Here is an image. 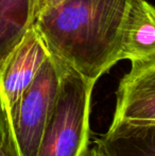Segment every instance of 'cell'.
I'll list each match as a JSON object with an SVG mask.
<instances>
[{"label":"cell","instance_id":"cell-7","mask_svg":"<svg viewBox=\"0 0 155 156\" xmlns=\"http://www.w3.org/2000/svg\"><path fill=\"white\" fill-rule=\"evenodd\" d=\"M35 20V0H0V68Z\"/></svg>","mask_w":155,"mask_h":156},{"label":"cell","instance_id":"cell-2","mask_svg":"<svg viewBox=\"0 0 155 156\" xmlns=\"http://www.w3.org/2000/svg\"><path fill=\"white\" fill-rule=\"evenodd\" d=\"M58 63L62 66L60 90L36 156H84L89 149V114L95 83Z\"/></svg>","mask_w":155,"mask_h":156},{"label":"cell","instance_id":"cell-1","mask_svg":"<svg viewBox=\"0 0 155 156\" xmlns=\"http://www.w3.org/2000/svg\"><path fill=\"white\" fill-rule=\"evenodd\" d=\"M143 0H66L35 17L50 54L89 81L119 61Z\"/></svg>","mask_w":155,"mask_h":156},{"label":"cell","instance_id":"cell-5","mask_svg":"<svg viewBox=\"0 0 155 156\" xmlns=\"http://www.w3.org/2000/svg\"><path fill=\"white\" fill-rule=\"evenodd\" d=\"M155 123V58L132 62L120 80L113 122Z\"/></svg>","mask_w":155,"mask_h":156},{"label":"cell","instance_id":"cell-3","mask_svg":"<svg viewBox=\"0 0 155 156\" xmlns=\"http://www.w3.org/2000/svg\"><path fill=\"white\" fill-rule=\"evenodd\" d=\"M62 79V66L50 54L33 82L9 109L21 156H36L53 112Z\"/></svg>","mask_w":155,"mask_h":156},{"label":"cell","instance_id":"cell-8","mask_svg":"<svg viewBox=\"0 0 155 156\" xmlns=\"http://www.w3.org/2000/svg\"><path fill=\"white\" fill-rule=\"evenodd\" d=\"M0 156H21L11 125L9 109L0 98Z\"/></svg>","mask_w":155,"mask_h":156},{"label":"cell","instance_id":"cell-6","mask_svg":"<svg viewBox=\"0 0 155 156\" xmlns=\"http://www.w3.org/2000/svg\"><path fill=\"white\" fill-rule=\"evenodd\" d=\"M93 147L101 156H155V123L112 122Z\"/></svg>","mask_w":155,"mask_h":156},{"label":"cell","instance_id":"cell-4","mask_svg":"<svg viewBox=\"0 0 155 156\" xmlns=\"http://www.w3.org/2000/svg\"><path fill=\"white\" fill-rule=\"evenodd\" d=\"M50 52L33 27L0 68V98L11 108L30 86Z\"/></svg>","mask_w":155,"mask_h":156},{"label":"cell","instance_id":"cell-9","mask_svg":"<svg viewBox=\"0 0 155 156\" xmlns=\"http://www.w3.org/2000/svg\"><path fill=\"white\" fill-rule=\"evenodd\" d=\"M66 0H35V17L45 11L51 10L62 4Z\"/></svg>","mask_w":155,"mask_h":156},{"label":"cell","instance_id":"cell-10","mask_svg":"<svg viewBox=\"0 0 155 156\" xmlns=\"http://www.w3.org/2000/svg\"><path fill=\"white\" fill-rule=\"evenodd\" d=\"M84 156H101V155H100V153L97 151V149H96L95 147H93V148H89L88 150H87L86 154Z\"/></svg>","mask_w":155,"mask_h":156}]
</instances>
